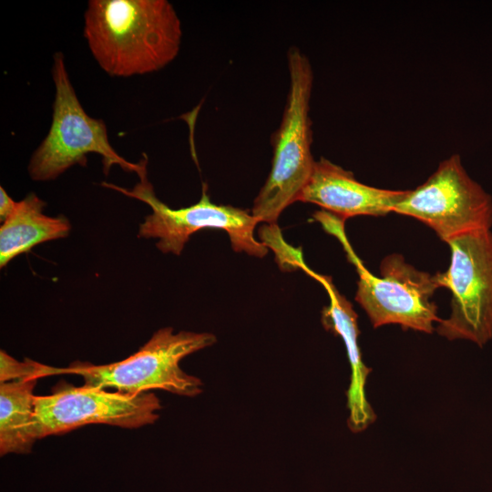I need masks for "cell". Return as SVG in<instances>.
<instances>
[{"instance_id":"obj_1","label":"cell","mask_w":492,"mask_h":492,"mask_svg":"<svg viewBox=\"0 0 492 492\" xmlns=\"http://www.w3.org/2000/svg\"><path fill=\"white\" fill-rule=\"evenodd\" d=\"M84 36L105 72L128 77L172 62L182 30L167 0H91L84 15Z\"/></svg>"},{"instance_id":"obj_2","label":"cell","mask_w":492,"mask_h":492,"mask_svg":"<svg viewBox=\"0 0 492 492\" xmlns=\"http://www.w3.org/2000/svg\"><path fill=\"white\" fill-rule=\"evenodd\" d=\"M215 342L216 336L210 333H174L172 327H165L122 361L102 365L77 361L64 368L40 364L37 378L77 374L83 378L85 387L115 388L116 392L128 395L161 389L193 397L202 392V382L185 373L179 363L187 355Z\"/></svg>"},{"instance_id":"obj_3","label":"cell","mask_w":492,"mask_h":492,"mask_svg":"<svg viewBox=\"0 0 492 492\" xmlns=\"http://www.w3.org/2000/svg\"><path fill=\"white\" fill-rule=\"evenodd\" d=\"M289 90L279 128L272 136L270 174L254 200L251 214L275 225L280 214L307 184L315 163L312 154L309 115L313 72L308 57L296 46L288 50Z\"/></svg>"},{"instance_id":"obj_4","label":"cell","mask_w":492,"mask_h":492,"mask_svg":"<svg viewBox=\"0 0 492 492\" xmlns=\"http://www.w3.org/2000/svg\"><path fill=\"white\" fill-rule=\"evenodd\" d=\"M52 77L55 85L52 122L28 165L33 180L55 179L74 165L86 166L89 153L102 157L105 174L113 165L138 176L147 169L148 158L145 154L138 163L126 160L110 145L105 122L85 111L60 52L54 55Z\"/></svg>"},{"instance_id":"obj_5","label":"cell","mask_w":492,"mask_h":492,"mask_svg":"<svg viewBox=\"0 0 492 492\" xmlns=\"http://www.w3.org/2000/svg\"><path fill=\"white\" fill-rule=\"evenodd\" d=\"M138 178V183L131 190L107 182L102 185L143 201L151 208L152 212L139 225L138 237L159 239L156 245L163 253L179 255L193 233L202 229H219L228 233L236 252L260 258L267 254L265 243L258 241L253 235L260 220L247 210L212 203L205 184L201 198L196 204L171 209L156 196L147 169Z\"/></svg>"},{"instance_id":"obj_6","label":"cell","mask_w":492,"mask_h":492,"mask_svg":"<svg viewBox=\"0 0 492 492\" xmlns=\"http://www.w3.org/2000/svg\"><path fill=\"white\" fill-rule=\"evenodd\" d=\"M446 243L450 264L436 275L440 287L451 292V313L436 332L482 347L492 339V231L465 233Z\"/></svg>"},{"instance_id":"obj_7","label":"cell","mask_w":492,"mask_h":492,"mask_svg":"<svg viewBox=\"0 0 492 492\" xmlns=\"http://www.w3.org/2000/svg\"><path fill=\"white\" fill-rule=\"evenodd\" d=\"M346 251L359 275L355 301L374 328L396 323L405 329L433 333L434 323L441 322L437 306L431 301L440 288L436 273L418 271L402 255L394 253L382 261L381 277H376L348 245Z\"/></svg>"},{"instance_id":"obj_8","label":"cell","mask_w":492,"mask_h":492,"mask_svg":"<svg viewBox=\"0 0 492 492\" xmlns=\"http://www.w3.org/2000/svg\"><path fill=\"white\" fill-rule=\"evenodd\" d=\"M393 212L415 218L444 241L490 230L492 198L469 177L459 155L443 160L421 185L408 190Z\"/></svg>"},{"instance_id":"obj_9","label":"cell","mask_w":492,"mask_h":492,"mask_svg":"<svg viewBox=\"0 0 492 492\" xmlns=\"http://www.w3.org/2000/svg\"><path fill=\"white\" fill-rule=\"evenodd\" d=\"M160 408L159 398L151 393L128 395L63 384L49 395L36 396V436L58 435L89 424L138 428L153 424Z\"/></svg>"},{"instance_id":"obj_10","label":"cell","mask_w":492,"mask_h":492,"mask_svg":"<svg viewBox=\"0 0 492 492\" xmlns=\"http://www.w3.org/2000/svg\"><path fill=\"white\" fill-rule=\"evenodd\" d=\"M408 190L369 186L325 158L315 161L312 175L297 201L313 203L345 220L355 216H384Z\"/></svg>"},{"instance_id":"obj_11","label":"cell","mask_w":492,"mask_h":492,"mask_svg":"<svg viewBox=\"0 0 492 492\" xmlns=\"http://www.w3.org/2000/svg\"><path fill=\"white\" fill-rule=\"evenodd\" d=\"M329 294L330 303L322 312L323 327L342 337L344 342L351 366V381L347 390L348 426L353 432H361L376 418L365 396V383L371 369L362 361L358 345L359 330L357 314L350 302L342 295L328 276L307 270Z\"/></svg>"},{"instance_id":"obj_12","label":"cell","mask_w":492,"mask_h":492,"mask_svg":"<svg viewBox=\"0 0 492 492\" xmlns=\"http://www.w3.org/2000/svg\"><path fill=\"white\" fill-rule=\"evenodd\" d=\"M46 202L35 193L17 201L14 212L0 227V267L4 268L16 256L30 251L36 245L66 238L71 230L64 216L43 213Z\"/></svg>"},{"instance_id":"obj_13","label":"cell","mask_w":492,"mask_h":492,"mask_svg":"<svg viewBox=\"0 0 492 492\" xmlns=\"http://www.w3.org/2000/svg\"><path fill=\"white\" fill-rule=\"evenodd\" d=\"M36 380H16L0 384V454H25L37 439L34 388Z\"/></svg>"},{"instance_id":"obj_14","label":"cell","mask_w":492,"mask_h":492,"mask_svg":"<svg viewBox=\"0 0 492 492\" xmlns=\"http://www.w3.org/2000/svg\"><path fill=\"white\" fill-rule=\"evenodd\" d=\"M37 362L25 359L18 362L5 351H0V382L36 379Z\"/></svg>"},{"instance_id":"obj_15","label":"cell","mask_w":492,"mask_h":492,"mask_svg":"<svg viewBox=\"0 0 492 492\" xmlns=\"http://www.w3.org/2000/svg\"><path fill=\"white\" fill-rule=\"evenodd\" d=\"M17 201H15L5 191L0 187V220L3 223L15 210Z\"/></svg>"}]
</instances>
